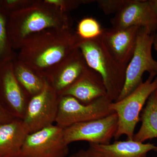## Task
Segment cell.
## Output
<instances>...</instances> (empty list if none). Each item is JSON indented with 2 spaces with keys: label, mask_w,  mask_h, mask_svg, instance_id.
Returning a JSON list of instances; mask_svg holds the SVG:
<instances>
[{
  "label": "cell",
  "mask_w": 157,
  "mask_h": 157,
  "mask_svg": "<svg viewBox=\"0 0 157 157\" xmlns=\"http://www.w3.org/2000/svg\"><path fill=\"white\" fill-rule=\"evenodd\" d=\"M69 151L63 129L52 125L29 134L18 157H66Z\"/></svg>",
  "instance_id": "8"
},
{
  "label": "cell",
  "mask_w": 157,
  "mask_h": 157,
  "mask_svg": "<svg viewBox=\"0 0 157 157\" xmlns=\"http://www.w3.org/2000/svg\"><path fill=\"white\" fill-rule=\"evenodd\" d=\"M112 102L107 96L87 104L71 96H60L56 125L65 129L74 124L106 117L114 113L110 108Z\"/></svg>",
  "instance_id": "6"
},
{
  "label": "cell",
  "mask_w": 157,
  "mask_h": 157,
  "mask_svg": "<svg viewBox=\"0 0 157 157\" xmlns=\"http://www.w3.org/2000/svg\"></svg>",
  "instance_id": "29"
},
{
  "label": "cell",
  "mask_w": 157,
  "mask_h": 157,
  "mask_svg": "<svg viewBox=\"0 0 157 157\" xmlns=\"http://www.w3.org/2000/svg\"><path fill=\"white\" fill-rule=\"evenodd\" d=\"M154 151H155V152H156L157 153V147H156L155 148V149Z\"/></svg>",
  "instance_id": "28"
},
{
  "label": "cell",
  "mask_w": 157,
  "mask_h": 157,
  "mask_svg": "<svg viewBox=\"0 0 157 157\" xmlns=\"http://www.w3.org/2000/svg\"><path fill=\"white\" fill-rule=\"evenodd\" d=\"M8 21V15L0 8V66L16 57L9 39Z\"/></svg>",
  "instance_id": "19"
},
{
  "label": "cell",
  "mask_w": 157,
  "mask_h": 157,
  "mask_svg": "<svg viewBox=\"0 0 157 157\" xmlns=\"http://www.w3.org/2000/svg\"><path fill=\"white\" fill-rule=\"evenodd\" d=\"M155 34L145 28L139 29L134 54L127 66L123 89L117 101L128 95L143 82L145 72L155 77L157 75V61L152 55Z\"/></svg>",
  "instance_id": "5"
},
{
  "label": "cell",
  "mask_w": 157,
  "mask_h": 157,
  "mask_svg": "<svg viewBox=\"0 0 157 157\" xmlns=\"http://www.w3.org/2000/svg\"><path fill=\"white\" fill-rule=\"evenodd\" d=\"M67 13L62 12L45 0H34L26 8L8 16L9 39L14 50L19 49L30 36L50 29L72 28Z\"/></svg>",
  "instance_id": "2"
},
{
  "label": "cell",
  "mask_w": 157,
  "mask_h": 157,
  "mask_svg": "<svg viewBox=\"0 0 157 157\" xmlns=\"http://www.w3.org/2000/svg\"><path fill=\"white\" fill-rule=\"evenodd\" d=\"M13 70L21 86L32 98L42 91L45 79L24 64L16 57L13 61Z\"/></svg>",
  "instance_id": "18"
},
{
  "label": "cell",
  "mask_w": 157,
  "mask_h": 157,
  "mask_svg": "<svg viewBox=\"0 0 157 157\" xmlns=\"http://www.w3.org/2000/svg\"><path fill=\"white\" fill-rule=\"evenodd\" d=\"M45 79V86L42 91L30 99L22 119L28 134L56 123L60 96Z\"/></svg>",
  "instance_id": "7"
},
{
  "label": "cell",
  "mask_w": 157,
  "mask_h": 157,
  "mask_svg": "<svg viewBox=\"0 0 157 157\" xmlns=\"http://www.w3.org/2000/svg\"><path fill=\"white\" fill-rule=\"evenodd\" d=\"M140 28L132 26L104 29L101 36L103 42L113 56L122 64L127 66L132 58Z\"/></svg>",
  "instance_id": "12"
},
{
  "label": "cell",
  "mask_w": 157,
  "mask_h": 157,
  "mask_svg": "<svg viewBox=\"0 0 157 157\" xmlns=\"http://www.w3.org/2000/svg\"><path fill=\"white\" fill-rule=\"evenodd\" d=\"M157 147L151 143L134 140L116 141L107 144L89 143L87 149L80 150L78 157H147V154Z\"/></svg>",
  "instance_id": "13"
},
{
  "label": "cell",
  "mask_w": 157,
  "mask_h": 157,
  "mask_svg": "<svg viewBox=\"0 0 157 157\" xmlns=\"http://www.w3.org/2000/svg\"><path fill=\"white\" fill-rule=\"evenodd\" d=\"M31 97L18 82L13 61L0 66V103L11 115L22 120Z\"/></svg>",
  "instance_id": "10"
},
{
  "label": "cell",
  "mask_w": 157,
  "mask_h": 157,
  "mask_svg": "<svg viewBox=\"0 0 157 157\" xmlns=\"http://www.w3.org/2000/svg\"><path fill=\"white\" fill-rule=\"evenodd\" d=\"M118 116L115 113L106 117L74 124L63 129L65 142L69 145L75 141L107 144L114 138L117 130Z\"/></svg>",
  "instance_id": "9"
},
{
  "label": "cell",
  "mask_w": 157,
  "mask_h": 157,
  "mask_svg": "<svg viewBox=\"0 0 157 157\" xmlns=\"http://www.w3.org/2000/svg\"><path fill=\"white\" fill-rule=\"evenodd\" d=\"M104 29L98 21L91 17H85L78 23L76 35L79 39L89 40L97 39L102 36Z\"/></svg>",
  "instance_id": "20"
},
{
  "label": "cell",
  "mask_w": 157,
  "mask_h": 157,
  "mask_svg": "<svg viewBox=\"0 0 157 157\" xmlns=\"http://www.w3.org/2000/svg\"><path fill=\"white\" fill-rule=\"evenodd\" d=\"M78 48L88 67L101 76L107 98L112 102L117 101L124 85L127 66L121 64L113 56L101 36L89 40L79 38Z\"/></svg>",
  "instance_id": "3"
},
{
  "label": "cell",
  "mask_w": 157,
  "mask_h": 157,
  "mask_svg": "<svg viewBox=\"0 0 157 157\" xmlns=\"http://www.w3.org/2000/svg\"><path fill=\"white\" fill-rule=\"evenodd\" d=\"M89 68L81 51L78 48L45 79L60 96Z\"/></svg>",
  "instance_id": "14"
},
{
  "label": "cell",
  "mask_w": 157,
  "mask_h": 157,
  "mask_svg": "<svg viewBox=\"0 0 157 157\" xmlns=\"http://www.w3.org/2000/svg\"><path fill=\"white\" fill-rule=\"evenodd\" d=\"M96 2L104 14L108 15L117 14L130 2V0H98Z\"/></svg>",
  "instance_id": "22"
},
{
  "label": "cell",
  "mask_w": 157,
  "mask_h": 157,
  "mask_svg": "<svg viewBox=\"0 0 157 157\" xmlns=\"http://www.w3.org/2000/svg\"><path fill=\"white\" fill-rule=\"evenodd\" d=\"M16 119L17 118L9 113L0 103V125L9 122Z\"/></svg>",
  "instance_id": "24"
},
{
  "label": "cell",
  "mask_w": 157,
  "mask_h": 157,
  "mask_svg": "<svg viewBox=\"0 0 157 157\" xmlns=\"http://www.w3.org/2000/svg\"><path fill=\"white\" fill-rule=\"evenodd\" d=\"M149 2L151 6L152 9L157 16V0H149Z\"/></svg>",
  "instance_id": "25"
},
{
  "label": "cell",
  "mask_w": 157,
  "mask_h": 157,
  "mask_svg": "<svg viewBox=\"0 0 157 157\" xmlns=\"http://www.w3.org/2000/svg\"><path fill=\"white\" fill-rule=\"evenodd\" d=\"M34 0H0V8L8 16L31 5Z\"/></svg>",
  "instance_id": "23"
},
{
  "label": "cell",
  "mask_w": 157,
  "mask_h": 157,
  "mask_svg": "<svg viewBox=\"0 0 157 157\" xmlns=\"http://www.w3.org/2000/svg\"><path fill=\"white\" fill-rule=\"evenodd\" d=\"M28 135L22 120L0 125V157H18Z\"/></svg>",
  "instance_id": "16"
},
{
  "label": "cell",
  "mask_w": 157,
  "mask_h": 157,
  "mask_svg": "<svg viewBox=\"0 0 157 157\" xmlns=\"http://www.w3.org/2000/svg\"><path fill=\"white\" fill-rule=\"evenodd\" d=\"M141 125L133 140L140 143L157 137V89L149 97L140 114Z\"/></svg>",
  "instance_id": "17"
},
{
  "label": "cell",
  "mask_w": 157,
  "mask_h": 157,
  "mask_svg": "<svg viewBox=\"0 0 157 157\" xmlns=\"http://www.w3.org/2000/svg\"><path fill=\"white\" fill-rule=\"evenodd\" d=\"M149 75L125 98L113 102L110 109L117 114V130L114 138L117 140L126 135L127 140H133L135 130L140 121V114L144 104L152 93L157 89V76Z\"/></svg>",
  "instance_id": "4"
},
{
  "label": "cell",
  "mask_w": 157,
  "mask_h": 157,
  "mask_svg": "<svg viewBox=\"0 0 157 157\" xmlns=\"http://www.w3.org/2000/svg\"><path fill=\"white\" fill-rule=\"evenodd\" d=\"M46 3L56 8L62 12L69 13L82 4L94 2L92 0H45Z\"/></svg>",
  "instance_id": "21"
},
{
  "label": "cell",
  "mask_w": 157,
  "mask_h": 157,
  "mask_svg": "<svg viewBox=\"0 0 157 157\" xmlns=\"http://www.w3.org/2000/svg\"><path fill=\"white\" fill-rule=\"evenodd\" d=\"M112 27L122 29L132 26L145 28L155 33L157 16L149 1L130 0L111 19Z\"/></svg>",
  "instance_id": "11"
},
{
  "label": "cell",
  "mask_w": 157,
  "mask_h": 157,
  "mask_svg": "<svg viewBox=\"0 0 157 157\" xmlns=\"http://www.w3.org/2000/svg\"><path fill=\"white\" fill-rule=\"evenodd\" d=\"M153 46L154 47L155 49L157 51V33H155L154 36Z\"/></svg>",
  "instance_id": "26"
},
{
  "label": "cell",
  "mask_w": 157,
  "mask_h": 157,
  "mask_svg": "<svg viewBox=\"0 0 157 157\" xmlns=\"http://www.w3.org/2000/svg\"><path fill=\"white\" fill-rule=\"evenodd\" d=\"M63 96H71L82 104H87L106 97L107 94L101 76L89 68L60 95Z\"/></svg>",
  "instance_id": "15"
},
{
  "label": "cell",
  "mask_w": 157,
  "mask_h": 157,
  "mask_svg": "<svg viewBox=\"0 0 157 157\" xmlns=\"http://www.w3.org/2000/svg\"><path fill=\"white\" fill-rule=\"evenodd\" d=\"M79 38L72 28L50 29L29 36L16 58L46 78L76 49Z\"/></svg>",
  "instance_id": "1"
},
{
  "label": "cell",
  "mask_w": 157,
  "mask_h": 157,
  "mask_svg": "<svg viewBox=\"0 0 157 157\" xmlns=\"http://www.w3.org/2000/svg\"><path fill=\"white\" fill-rule=\"evenodd\" d=\"M69 157H78V156L77 154H76V153L75 154Z\"/></svg>",
  "instance_id": "27"
}]
</instances>
